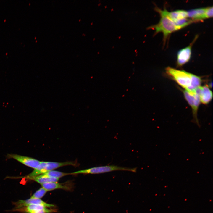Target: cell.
<instances>
[{"label": "cell", "instance_id": "obj_1", "mask_svg": "<svg viewBox=\"0 0 213 213\" xmlns=\"http://www.w3.org/2000/svg\"><path fill=\"white\" fill-rule=\"evenodd\" d=\"M160 20L158 23L149 26L147 29L154 30L155 31L154 35L159 32H162L163 35L164 43H165L171 33L180 28L167 16L164 15H160Z\"/></svg>", "mask_w": 213, "mask_h": 213}, {"label": "cell", "instance_id": "obj_2", "mask_svg": "<svg viewBox=\"0 0 213 213\" xmlns=\"http://www.w3.org/2000/svg\"><path fill=\"white\" fill-rule=\"evenodd\" d=\"M79 165V164L76 161L64 162L41 161L37 167L34 169L33 171L28 176V177L31 178L63 166L72 165L77 167Z\"/></svg>", "mask_w": 213, "mask_h": 213}, {"label": "cell", "instance_id": "obj_3", "mask_svg": "<svg viewBox=\"0 0 213 213\" xmlns=\"http://www.w3.org/2000/svg\"><path fill=\"white\" fill-rule=\"evenodd\" d=\"M166 72L169 76L185 90L188 89L191 86V73L169 67L166 68Z\"/></svg>", "mask_w": 213, "mask_h": 213}, {"label": "cell", "instance_id": "obj_4", "mask_svg": "<svg viewBox=\"0 0 213 213\" xmlns=\"http://www.w3.org/2000/svg\"><path fill=\"white\" fill-rule=\"evenodd\" d=\"M117 170L135 172H136L137 168L124 167L115 165H106L80 170L70 173V175L79 174H98Z\"/></svg>", "mask_w": 213, "mask_h": 213}, {"label": "cell", "instance_id": "obj_5", "mask_svg": "<svg viewBox=\"0 0 213 213\" xmlns=\"http://www.w3.org/2000/svg\"><path fill=\"white\" fill-rule=\"evenodd\" d=\"M188 18L197 21H201L204 19L212 17L213 7L199 8L187 11Z\"/></svg>", "mask_w": 213, "mask_h": 213}, {"label": "cell", "instance_id": "obj_6", "mask_svg": "<svg viewBox=\"0 0 213 213\" xmlns=\"http://www.w3.org/2000/svg\"><path fill=\"white\" fill-rule=\"evenodd\" d=\"M183 91L185 99L192 108L194 120L199 125L197 112L200 102L199 96L196 91L193 92H189L184 90Z\"/></svg>", "mask_w": 213, "mask_h": 213}, {"label": "cell", "instance_id": "obj_7", "mask_svg": "<svg viewBox=\"0 0 213 213\" xmlns=\"http://www.w3.org/2000/svg\"><path fill=\"white\" fill-rule=\"evenodd\" d=\"M154 9L158 12L160 15L167 16L170 18L175 24L180 20L187 18V11L182 10H178L169 12L166 9L162 10L157 7L156 6Z\"/></svg>", "mask_w": 213, "mask_h": 213}, {"label": "cell", "instance_id": "obj_8", "mask_svg": "<svg viewBox=\"0 0 213 213\" xmlns=\"http://www.w3.org/2000/svg\"><path fill=\"white\" fill-rule=\"evenodd\" d=\"M198 37V36H196L190 45L178 51L177 56V64L178 66H181L189 61L191 55L192 46Z\"/></svg>", "mask_w": 213, "mask_h": 213}, {"label": "cell", "instance_id": "obj_9", "mask_svg": "<svg viewBox=\"0 0 213 213\" xmlns=\"http://www.w3.org/2000/svg\"><path fill=\"white\" fill-rule=\"evenodd\" d=\"M7 156L9 158L15 159L25 166L34 169L37 167L41 162L31 157L16 154H8Z\"/></svg>", "mask_w": 213, "mask_h": 213}, {"label": "cell", "instance_id": "obj_10", "mask_svg": "<svg viewBox=\"0 0 213 213\" xmlns=\"http://www.w3.org/2000/svg\"><path fill=\"white\" fill-rule=\"evenodd\" d=\"M198 94L200 102L204 104H208L212 98V93L207 85L200 86L195 90Z\"/></svg>", "mask_w": 213, "mask_h": 213}, {"label": "cell", "instance_id": "obj_11", "mask_svg": "<svg viewBox=\"0 0 213 213\" xmlns=\"http://www.w3.org/2000/svg\"><path fill=\"white\" fill-rule=\"evenodd\" d=\"M31 204H37L42 205L46 208H52L54 205L47 203L38 199L31 198L25 200H20L15 203L16 209H18L25 207Z\"/></svg>", "mask_w": 213, "mask_h": 213}, {"label": "cell", "instance_id": "obj_12", "mask_svg": "<svg viewBox=\"0 0 213 213\" xmlns=\"http://www.w3.org/2000/svg\"><path fill=\"white\" fill-rule=\"evenodd\" d=\"M42 187L47 191L56 189H62L66 190H70L72 187L67 183H60L57 182H49L41 184Z\"/></svg>", "mask_w": 213, "mask_h": 213}, {"label": "cell", "instance_id": "obj_13", "mask_svg": "<svg viewBox=\"0 0 213 213\" xmlns=\"http://www.w3.org/2000/svg\"><path fill=\"white\" fill-rule=\"evenodd\" d=\"M41 184L49 182H57L59 178L48 176L43 174L30 178Z\"/></svg>", "mask_w": 213, "mask_h": 213}, {"label": "cell", "instance_id": "obj_14", "mask_svg": "<svg viewBox=\"0 0 213 213\" xmlns=\"http://www.w3.org/2000/svg\"><path fill=\"white\" fill-rule=\"evenodd\" d=\"M191 86L188 89L186 90L189 92L195 91L197 88L201 86L202 82V80L200 77L192 74H191Z\"/></svg>", "mask_w": 213, "mask_h": 213}, {"label": "cell", "instance_id": "obj_15", "mask_svg": "<svg viewBox=\"0 0 213 213\" xmlns=\"http://www.w3.org/2000/svg\"><path fill=\"white\" fill-rule=\"evenodd\" d=\"M43 174L49 177L59 178L70 175V173H65L57 171L52 170L47 172Z\"/></svg>", "mask_w": 213, "mask_h": 213}, {"label": "cell", "instance_id": "obj_16", "mask_svg": "<svg viewBox=\"0 0 213 213\" xmlns=\"http://www.w3.org/2000/svg\"><path fill=\"white\" fill-rule=\"evenodd\" d=\"M47 191L44 188L41 187L37 190L31 198L40 199L44 196Z\"/></svg>", "mask_w": 213, "mask_h": 213}, {"label": "cell", "instance_id": "obj_17", "mask_svg": "<svg viewBox=\"0 0 213 213\" xmlns=\"http://www.w3.org/2000/svg\"><path fill=\"white\" fill-rule=\"evenodd\" d=\"M55 210L53 209H49L47 210H38L30 211L27 213H50L55 212Z\"/></svg>", "mask_w": 213, "mask_h": 213}]
</instances>
